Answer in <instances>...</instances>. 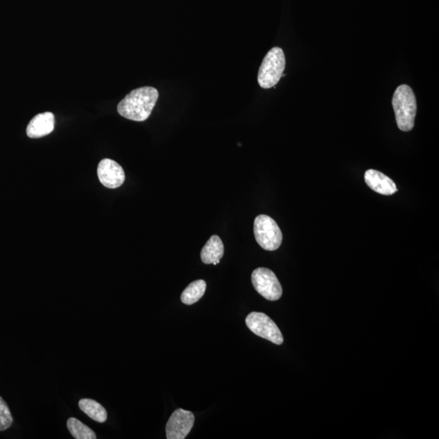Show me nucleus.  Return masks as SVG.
I'll list each match as a JSON object with an SVG mask.
<instances>
[{"mask_svg": "<svg viewBox=\"0 0 439 439\" xmlns=\"http://www.w3.org/2000/svg\"><path fill=\"white\" fill-rule=\"evenodd\" d=\"M159 98L154 87H144L134 89L121 100L118 112L123 118L135 121H144L152 114Z\"/></svg>", "mask_w": 439, "mask_h": 439, "instance_id": "f257e3e1", "label": "nucleus"}, {"mask_svg": "<svg viewBox=\"0 0 439 439\" xmlns=\"http://www.w3.org/2000/svg\"><path fill=\"white\" fill-rule=\"evenodd\" d=\"M392 105L396 123L402 131L414 129L416 115V99L414 91L408 85H401L393 95Z\"/></svg>", "mask_w": 439, "mask_h": 439, "instance_id": "f03ea898", "label": "nucleus"}, {"mask_svg": "<svg viewBox=\"0 0 439 439\" xmlns=\"http://www.w3.org/2000/svg\"><path fill=\"white\" fill-rule=\"evenodd\" d=\"M285 68L284 51L280 47H273L264 56L258 72V83L263 89H271L283 76Z\"/></svg>", "mask_w": 439, "mask_h": 439, "instance_id": "7ed1b4c3", "label": "nucleus"}, {"mask_svg": "<svg viewBox=\"0 0 439 439\" xmlns=\"http://www.w3.org/2000/svg\"><path fill=\"white\" fill-rule=\"evenodd\" d=\"M254 235L258 245L266 251H276L283 242V233L277 222L267 215H259L254 221Z\"/></svg>", "mask_w": 439, "mask_h": 439, "instance_id": "20e7f679", "label": "nucleus"}, {"mask_svg": "<svg viewBox=\"0 0 439 439\" xmlns=\"http://www.w3.org/2000/svg\"><path fill=\"white\" fill-rule=\"evenodd\" d=\"M246 325L254 334L266 338L274 345H281L283 336L274 321L267 315L253 311L247 316Z\"/></svg>", "mask_w": 439, "mask_h": 439, "instance_id": "39448f33", "label": "nucleus"}, {"mask_svg": "<svg viewBox=\"0 0 439 439\" xmlns=\"http://www.w3.org/2000/svg\"><path fill=\"white\" fill-rule=\"evenodd\" d=\"M252 282L256 292L271 301L282 297L283 288L275 273L266 268H258L252 272Z\"/></svg>", "mask_w": 439, "mask_h": 439, "instance_id": "423d86ee", "label": "nucleus"}, {"mask_svg": "<svg viewBox=\"0 0 439 439\" xmlns=\"http://www.w3.org/2000/svg\"><path fill=\"white\" fill-rule=\"evenodd\" d=\"M194 416L192 412L179 409L173 412L166 425L168 439H184L192 430Z\"/></svg>", "mask_w": 439, "mask_h": 439, "instance_id": "0eeeda50", "label": "nucleus"}, {"mask_svg": "<svg viewBox=\"0 0 439 439\" xmlns=\"http://www.w3.org/2000/svg\"><path fill=\"white\" fill-rule=\"evenodd\" d=\"M97 174L100 183L109 189H116L123 186L125 180L123 167L110 159H104L99 162Z\"/></svg>", "mask_w": 439, "mask_h": 439, "instance_id": "6e6552de", "label": "nucleus"}, {"mask_svg": "<svg viewBox=\"0 0 439 439\" xmlns=\"http://www.w3.org/2000/svg\"><path fill=\"white\" fill-rule=\"evenodd\" d=\"M364 181L370 189L380 194L392 195L398 192L397 187L392 180L374 169H369L364 173Z\"/></svg>", "mask_w": 439, "mask_h": 439, "instance_id": "1a4fd4ad", "label": "nucleus"}, {"mask_svg": "<svg viewBox=\"0 0 439 439\" xmlns=\"http://www.w3.org/2000/svg\"><path fill=\"white\" fill-rule=\"evenodd\" d=\"M54 128V114L47 112L35 116L30 121L27 129H26V134L31 139H39V137L50 135Z\"/></svg>", "mask_w": 439, "mask_h": 439, "instance_id": "9d476101", "label": "nucleus"}, {"mask_svg": "<svg viewBox=\"0 0 439 439\" xmlns=\"http://www.w3.org/2000/svg\"><path fill=\"white\" fill-rule=\"evenodd\" d=\"M223 255V242L219 236L213 235L201 251V260L206 264H214V266H216Z\"/></svg>", "mask_w": 439, "mask_h": 439, "instance_id": "9b49d317", "label": "nucleus"}, {"mask_svg": "<svg viewBox=\"0 0 439 439\" xmlns=\"http://www.w3.org/2000/svg\"><path fill=\"white\" fill-rule=\"evenodd\" d=\"M78 405L79 409L94 421L104 423L107 421V411L98 402L91 399H82L79 401Z\"/></svg>", "mask_w": 439, "mask_h": 439, "instance_id": "f8f14e48", "label": "nucleus"}, {"mask_svg": "<svg viewBox=\"0 0 439 439\" xmlns=\"http://www.w3.org/2000/svg\"><path fill=\"white\" fill-rule=\"evenodd\" d=\"M206 288H207V284L204 280H197L190 283L181 295L182 302L187 305L198 302L203 297Z\"/></svg>", "mask_w": 439, "mask_h": 439, "instance_id": "ddd939ff", "label": "nucleus"}, {"mask_svg": "<svg viewBox=\"0 0 439 439\" xmlns=\"http://www.w3.org/2000/svg\"><path fill=\"white\" fill-rule=\"evenodd\" d=\"M68 431L76 439H97L95 433L75 417H70L67 421Z\"/></svg>", "mask_w": 439, "mask_h": 439, "instance_id": "4468645a", "label": "nucleus"}, {"mask_svg": "<svg viewBox=\"0 0 439 439\" xmlns=\"http://www.w3.org/2000/svg\"><path fill=\"white\" fill-rule=\"evenodd\" d=\"M13 422V416L6 402L0 397V431L8 430Z\"/></svg>", "mask_w": 439, "mask_h": 439, "instance_id": "2eb2a0df", "label": "nucleus"}]
</instances>
